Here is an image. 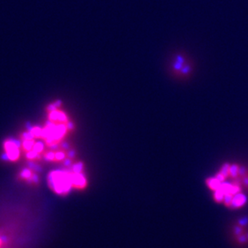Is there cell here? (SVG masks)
I'll return each instance as SVG.
<instances>
[{"label": "cell", "instance_id": "2", "mask_svg": "<svg viewBox=\"0 0 248 248\" xmlns=\"http://www.w3.org/2000/svg\"><path fill=\"white\" fill-rule=\"evenodd\" d=\"M228 237L232 245L238 248L248 247V217L242 216L231 222Z\"/></svg>", "mask_w": 248, "mask_h": 248}, {"label": "cell", "instance_id": "6", "mask_svg": "<svg viewBox=\"0 0 248 248\" xmlns=\"http://www.w3.org/2000/svg\"><path fill=\"white\" fill-rule=\"evenodd\" d=\"M239 182L242 185L243 190L248 192V167L246 168L245 171L243 172V173L240 177Z\"/></svg>", "mask_w": 248, "mask_h": 248}, {"label": "cell", "instance_id": "3", "mask_svg": "<svg viewBox=\"0 0 248 248\" xmlns=\"http://www.w3.org/2000/svg\"><path fill=\"white\" fill-rule=\"evenodd\" d=\"M51 189L58 194L63 195L72 188V171H53L48 176Z\"/></svg>", "mask_w": 248, "mask_h": 248}, {"label": "cell", "instance_id": "4", "mask_svg": "<svg viewBox=\"0 0 248 248\" xmlns=\"http://www.w3.org/2000/svg\"><path fill=\"white\" fill-rule=\"evenodd\" d=\"M5 152L6 159L10 161H16L19 158V149L15 141L12 140H7L3 145Z\"/></svg>", "mask_w": 248, "mask_h": 248}, {"label": "cell", "instance_id": "5", "mask_svg": "<svg viewBox=\"0 0 248 248\" xmlns=\"http://www.w3.org/2000/svg\"><path fill=\"white\" fill-rule=\"evenodd\" d=\"M205 185L211 190L212 192L217 190L220 188L221 185L223 184V182H221L220 181L218 180V178L215 177H212V178H206L205 181Z\"/></svg>", "mask_w": 248, "mask_h": 248}, {"label": "cell", "instance_id": "1", "mask_svg": "<svg viewBox=\"0 0 248 248\" xmlns=\"http://www.w3.org/2000/svg\"><path fill=\"white\" fill-rule=\"evenodd\" d=\"M196 70L195 61L185 51H176L170 55L166 63V72L173 80L186 82L191 80Z\"/></svg>", "mask_w": 248, "mask_h": 248}]
</instances>
